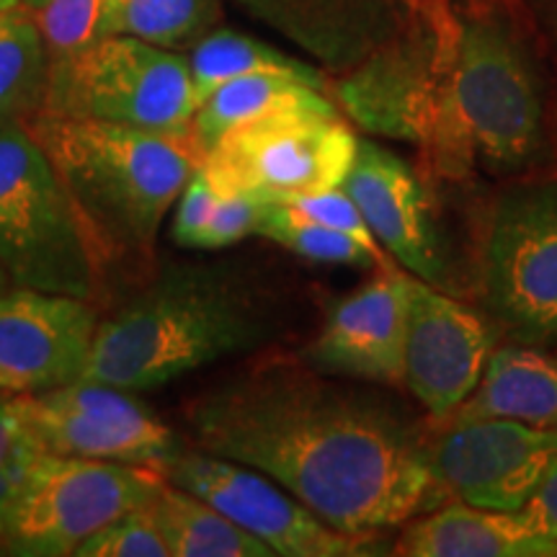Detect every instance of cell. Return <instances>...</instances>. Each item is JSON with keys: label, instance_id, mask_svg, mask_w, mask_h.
I'll use <instances>...</instances> for the list:
<instances>
[{"label": "cell", "instance_id": "cell-33", "mask_svg": "<svg viewBox=\"0 0 557 557\" xmlns=\"http://www.w3.org/2000/svg\"><path fill=\"white\" fill-rule=\"evenodd\" d=\"M513 517H517L529 532L547 540H557V459L547 468L545 478L540 480L532 498H529L519 511H513Z\"/></svg>", "mask_w": 557, "mask_h": 557}, {"label": "cell", "instance_id": "cell-12", "mask_svg": "<svg viewBox=\"0 0 557 557\" xmlns=\"http://www.w3.org/2000/svg\"><path fill=\"white\" fill-rule=\"evenodd\" d=\"M163 475L171 485L212 504L271 547L276 557H359L377 553L372 549V540L338 532L263 472L209 455L189 442L165 465Z\"/></svg>", "mask_w": 557, "mask_h": 557}, {"label": "cell", "instance_id": "cell-3", "mask_svg": "<svg viewBox=\"0 0 557 557\" xmlns=\"http://www.w3.org/2000/svg\"><path fill=\"white\" fill-rule=\"evenodd\" d=\"M47 152L78 214L88 248L109 274L150 278L165 214L199 171L191 132L34 114L21 122Z\"/></svg>", "mask_w": 557, "mask_h": 557}, {"label": "cell", "instance_id": "cell-19", "mask_svg": "<svg viewBox=\"0 0 557 557\" xmlns=\"http://www.w3.org/2000/svg\"><path fill=\"white\" fill-rule=\"evenodd\" d=\"M395 555L406 557H555L557 540L529 532L513 513L451 500L403 524Z\"/></svg>", "mask_w": 557, "mask_h": 557}, {"label": "cell", "instance_id": "cell-23", "mask_svg": "<svg viewBox=\"0 0 557 557\" xmlns=\"http://www.w3.org/2000/svg\"><path fill=\"white\" fill-rule=\"evenodd\" d=\"M189 67L197 109L220 86L253 73L289 75V78L305 81L320 90H329V83H325L323 75L312 65H308V62L278 52L276 47H269L267 41L253 39L248 34H238L233 29H218L201 37L191 47Z\"/></svg>", "mask_w": 557, "mask_h": 557}, {"label": "cell", "instance_id": "cell-14", "mask_svg": "<svg viewBox=\"0 0 557 557\" xmlns=\"http://www.w3.org/2000/svg\"><path fill=\"white\" fill-rule=\"evenodd\" d=\"M101 312L94 299L29 287L0 295V395H37L86 372Z\"/></svg>", "mask_w": 557, "mask_h": 557}, {"label": "cell", "instance_id": "cell-26", "mask_svg": "<svg viewBox=\"0 0 557 557\" xmlns=\"http://www.w3.org/2000/svg\"><path fill=\"white\" fill-rule=\"evenodd\" d=\"M259 235L308 261L361 269L389 267V261L382 259L374 250L338 233V230L323 225V222L305 214L295 205H263Z\"/></svg>", "mask_w": 557, "mask_h": 557}, {"label": "cell", "instance_id": "cell-10", "mask_svg": "<svg viewBox=\"0 0 557 557\" xmlns=\"http://www.w3.org/2000/svg\"><path fill=\"white\" fill-rule=\"evenodd\" d=\"M451 0H416L406 32L348 73L329 90L338 111L369 135L423 148L436 107L444 21Z\"/></svg>", "mask_w": 557, "mask_h": 557}, {"label": "cell", "instance_id": "cell-11", "mask_svg": "<svg viewBox=\"0 0 557 557\" xmlns=\"http://www.w3.org/2000/svg\"><path fill=\"white\" fill-rule=\"evenodd\" d=\"M16 398L34 442L47 455L109 459L163 472L186 444L129 389L78 380Z\"/></svg>", "mask_w": 557, "mask_h": 557}, {"label": "cell", "instance_id": "cell-35", "mask_svg": "<svg viewBox=\"0 0 557 557\" xmlns=\"http://www.w3.org/2000/svg\"><path fill=\"white\" fill-rule=\"evenodd\" d=\"M18 3H21V0H0V13L13 9V5H18Z\"/></svg>", "mask_w": 557, "mask_h": 557}, {"label": "cell", "instance_id": "cell-34", "mask_svg": "<svg viewBox=\"0 0 557 557\" xmlns=\"http://www.w3.org/2000/svg\"><path fill=\"white\" fill-rule=\"evenodd\" d=\"M13 287V282H11V276L5 274V269H3V263H0V295H3V292H9Z\"/></svg>", "mask_w": 557, "mask_h": 557}, {"label": "cell", "instance_id": "cell-4", "mask_svg": "<svg viewBox=\"0 0 557 557\" xmlns=\"http://www.w3.org/2000/svg\"><path fill=\"white\" fill-rule=\"evenodd\" d=\"M274 333L267 302L225 267H158L99 320L81 380L129 393L171 385L214 361L253 354Z\"/></svg>", "mask_w": 557, "mask_h": 557}, {"label": "cell", "instance_id": "cell-15", "mask_svg": "<svg viewBox=\"0 0 557 557\" xmlns=\"http://www.w3.org/2000/svg\"><path fill=\"white\" fill-rule=\"evenodd\" d=\"M493 331L483 315L447 292L410 276L403 385L431 418L449 421L478 387Z\"/></svg>", "mask_w": 557, "mask_h": 557}, {"label": "cell", "instance_id": "cell-7", "mask_svg": "<svg viewBox=\"0 0 557 557\" xmlns=\"http://www.w3.org/2000/svg\"><path fill=\"white\" fill-rule=\"evenodd\" d=\"M359 137L336 103L284 109L225 132L201 156L199 171L218 194L289 205L344 184Z\"/></svg>", "mask_w": 557, "mask_h": 557}, {"label": "cell", "instance_id": "cell-16", "mask_svg": "<svg viewBox=\"0 0 557 557\" xmlns=\"http://www.w3.org/2000/svg\"><path fill=\"white\" fill-rule=\"evenodd\" d=\"M408 292L410 274L380 269L372 282L333 305L302 359L336 380L403 385Z\"/></svg>", "mask_w": 557, "mask_h": 557}, {"label": "cell", "instance_id": "cell-22", "mask_svg": "<svg viewBox=\"0 0 557 557\" xmlns=\"http://www.w3.org/2000/svg\"><path fill=\"white\" fill-rule=\"evenodd\" d=\"M329 103L333 101L325 99V90L305 81L289 78V75H243V78L220 86L209 99H205L191 120V137L205 156L225 132L243 122L271 114V111L329 107Z\"/></svg>", "mask_w": 557, "mask_h": 557}, {"label": "cell", "instance_id": "cell-21", "mask_svg": "<svg viewBox=\"0 0 557 557\" xmlns=\"http://www.w3.org/2000/svg\"><path fill=\"white\" fill-rule=\"evenodd\" d=\"M171 557H276L205 498L165 483L150 500Z\"/></svg>", "mask_w": 557, "mask_h": 557}, {"label": "cell", "instance_id": "cell-6", "mask_svg": "<svg viewBox=\"0 0 557 557\" xmlns=\"http://www.w3.org/2000/svg\"><path fill=\"white\" fill-rule=\"evenodd\" d=\"M478 289L487 320L519 346H557V176L506 181L485 209Z\"/></svg>", "mask_w": 557, "mask_h": 557}, {"label": "cell", "instance_id": "cell-25", "mask_svg": "<svg viewBox=\"0 0 557 557\" xmlns=\"http://www.w3.org/2000/svg\"><path fill=\"white\" fill-rule=\"evenodd\" d=\"M220 16V0H103L99 34L178 50L207 37Z\"/></svg>", "mask_w": 557, "mask_h": 557}, {"label": "cell", "instance_id": "cell-13", "mask_svg": "<svg viewBox=\"0 0 557 557\" xmlns=\"http://www.w3.org/2000/svg\"><path fill=\"white\" fill-rule=\"evenodd\" d=\"M426 457L442 493L468 506L513 513L557 459V429L508 418H449V426L426 442Z\"/></svg>", "mask_w": 557, "mask_h": 557}, {"label": "cell", "instance_id": "cell-29", "mask_svg": "<svg viewBox=\"0 0 557 557\" xmlns=\"http://www.w3.org/2000/svg\"><path fill=\"white\" fill-rule=\"evenodd\" d=\"M41 455L34 442L16 395H0V529L9 517L21 483Z\"/></svg>", "mask_w": 557, "mask_h": 557}, {"label": "cell", "instance_id": "cell-24", "mask_svg": "<svg viewBox=\"0 0 557 557\" xmlns=\"http://www.w3.org/2000/svg\"><path fill=\"white\" fill-rule=\"evenodd\" d=\"M50 52L29 5L0 13V122H26L45 109Z\"/></svg>", "mask_w": 557, "mask_h": 557}, {"label": "cell", "instance_id": "cell-28", "mask_svg": "<svg viewBox=\"0 0 557 557\" xmlns=\"http://www.w3.org/2000/svg\"><path fill=\"white\" fill-rule=\"evenodd\" d=\"M75 557H171L152 508L139 506L83 540Z\"/></svg>", "mask_w": 557, "mask_h": 557}, {"label": "cell", "instance_id": "cell-30", "mask_svg": "<svg viewBox=\"0 0 557 557\" xmlns=\"http://www.w3.org/2000/svg\"><path fill=\"white\" fill-rule=\"evenodd\" d=\"M263 201H256L243 194H220L212 209L205 233L197 243V250H220L246 240L248 235H259Z\"/></svg>", "mask_w": 557, "mask_h": 557}, {"label": "cell", "instance_id": "cell-5", "mask_svg": "<svg viewBox=\"0 0 557 557\" xmlns=\"http://www.w3.org/2000/svg\"><path fill=\"white\" fill-rule=\"evenodd\" d=\"M0 263L13 287L99 299L103 274L47 152L0 122Z\"/></svg>", "mask_w": 557, "mask_h": 557}, {"label": "cell", "instance_id": "cell-2", "mask_svg": "<svg viewBox=\"0 0 557 557\" xmlns=\"http://www.w3.org/2000/svg\"><path fill=\"white\" fill-rule=\"evenodd\" d=\"M421 150L436 176L449 181L472 173L540 176L555 158L537 62L500 5L449 9L436 107Z\"/></svg>", "mask_w": 557, "mask_h": 557}, {"label": "cell", "instance_id": "cell-20", "mask_svg": "<svg viewBox=\"0 0 557 557\" xmlns=\"http://www.w3.org/2000/svg\"><path fill=\"white\" fill-rule=\"evenodd\" d=\"M451 418H508L557 429V359L532 346L493 348L478 387Z\"/></svg>", "mask_w": 557, "mask_h": 557}, {"label": "cell", "instance_id": "cell-37", "mask_svg": "<svg viewBox=\"0 0 557 557\" xmlns=\"http://www.w3.org/2000/svg\"><path fill=\"white\" fill-rule=\"evenodd\" d=\"M555 160H557V139H555Z\"/></svg>", "mask_w": 557, "mask_h": 557}, {"label": "cell", "instance_id": "cell-27", "mask_svg": "<svg viewBox=\"0 0 557 557\" xmlns=\"http://www.w3.org/2000/svg\"><path fill=\"white\" fill-rule=\"evenodd\" d=\"M101 9L103 0H45L39 9H34L47 52H50V65L101 37Z\"/></svg>", "mask_w": 557, "mask_h": 557}, {"label": "cell", "instance_id": "cell-1", "mask_svg": "<svg viewBox=\"0 0 557 557\" xmlns=\"http://www.w3.org/2000/svg\"><path fill=\"white\" fill-rule=\"evenodd\" d=\"M186 442L263 472L338 532L403 527L442 493L426 438L380 395L269 354L184 408Z\"/></svg>", "mask_w": 557, "mask_h": 557}, {"label": "cell", "instance_id": "cell-18", "mask_svg": "<svg viewBox=\"0 0 557 557\" xmlns=\"http://www.w3.org/2000/svg\"><path fill=\"white\" fill-rule=\"evenodd\" d=\"M248 13L310 52L331 73H348L406 32L416 0H238Z\"/></svg>", "mask_w": 557, "mask_h": 557}, {"label": "cell", "instance_id": "cell-9", "mask_svg": "<svg viewBox=\"0 0 557 557\" xmlns=\"http://www.w3.org/2000/svg\"><path fill=\"white\" fill-rule=\"evenodd\" d=\"M165 480L158 468L41 451L0 529V553L67 557L109 521L148 506Z\"/></svg>", "mask_w": 557, "mask_h": 557}, {"label": "cell", "instance_id": "cell-31", "mask_svg": "<svg viewBox=\"0 0 557 557\" xmlns=\"http://www.w3.org/2000/svg\"><path fill=\"white\" fill-rule=\"evenodd\" d=\"M289 205L299 207L305 214H310V218H315L318 222H323V225L338 230V233L348 235V238H354L357 243H361V246L374 250V253L382 256V259H387L385 250H382L380 243L374 240L367 220L361 218L357 201L348 197L344 184L336 186V189H325V191L310 194V197L289 201Z\"/></svg>", "mask_w": 557, "mask_h": 557}, {"label": "cell", "instance_id": "cell-8", "mask_svg": "<svg viewBox=\"0 0 557 557\" xmlns=\"http://www.w3.org/2000/svg\"><path fill=\"white\" fill-rule=\"evenodd\" d=\"M41 114L191 132L197 99L189 60L135 37H99L52 62Z\"/></svg>", "mask_w": 557, "mask_h": 557}, {"label": "cell", "instance_id": "cell-32", "mask_svg": "<svg viewBox=\"0 0 557 557\" xmlns=\"http://www.w3.org/2000/svg\"><path fill=\"white\" fill-rule=\"evenodd\" d=\"M220 194L212 189L207 176L201 171L194 173L189 184L184 186V191L176 199V214H173L171 235L173 243L181 248H197V243L205 233L209 218H212V209L218 205Z\"/></svg>", "mask_w": 557, "mask_h": 557}, {"label": "cell", "instance_id": "cell-36", "mask_svg": "<svg viewBox=\"0 0 557 557\" xmlns=\"http://www.w3.org/2000/svg\"><path fill=\"white\" fill-rule=\"evenodd\" d=\"M21 3H24V5H29V9L34 11V9H39V5L45 3V0H21Z\"/></svg>", "mask_w": 557, "mask_h": 557}, {"label": "cell", "instance_id": "cell-17", "mask_svg": "<svg viewBox=\"0 0 557 557\" xmlns=\"http://www.w3.org/2000/svg\"><path fill=\"white\" fill-rule=\"evenodd\" d=\"M344 189L357 201L374 240L410 276L447 287V259L421 178L398 152L359 139Z\"/></svg>", "mask_w": 557, "mask_h": 557}]
</instances>
